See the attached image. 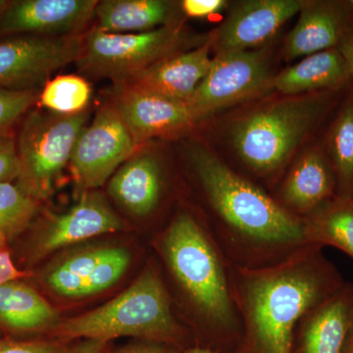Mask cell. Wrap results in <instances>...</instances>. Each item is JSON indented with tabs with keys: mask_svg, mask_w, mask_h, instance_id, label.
Listing matches in <instances>:
<instances>
[{
	"mask_svg": "<svg viewBox=\"0 0 353 353\" xmlns=\"http://www.w3.org/2000/svg\"><path fill=\"white\" fill-rule=\"evenodd\" d=\"M92 97L90 83L80 76L63 75L48 81L39 101L50 112L74 115L87 110Z\"/></svg>",
	"mask_w": 353,
	"mask_h": 353,
	"instance_id": "cell-26",
	"label": "cell"
},
{
	"mask_svg": "<svg viewBox=\"0 0 353 353\" xmlns=\"http://www.w3.org/2000/svg\"><path fill=\"white\" fill-rule=\"evenodd\" d=\"M308 245L271 266H232L241 338L233 353H292L294 333L304 315L345 284L323 252Z\"/></svg>",
	"mask_w": 353,
	"mask_h": 353,
	"instance_id": "cell-3",
	"label": "cell"
},
{
	"mask_svg": "<svg viewBox=\"0 0 353 353\" xmlns=\"http://www.w3.org/2000/svg\"><path fill=\"white\" fill-rule=\"evenodd\" d=\"M38 211V201L19 185L0 183V233L7 239L21 233Z\"/></svg>",
	"mask_w": 353,
	"mask_h": 353,
	"instance_id": "cell-27",
	"label": "cell"
},
{
	"mask_svg": "<svg viewBox=\"0 0 353 353\" xmlns=\"http://www.w3.org/2000/svg\"><path fill=\"white\" fill-rule=\"evenodd\" d=\"M183 353H218L208 348L199 347V345H192V347L185 348Z\"/></svg>",
	"mask_w": 353,
	"mask_h": 353,
	"instance_id": "cell-36",
	"label": "cell"
},
{
	"mask_svg": "<svg viewBox=\"0 0 353 353\" xmlns=\"http://www.w3.org/2000/svg\"><path fill=\"white\" fill-rule=\"evenodd\" d=\"M83 37H16L0 41V88L37 90L51 74L77 61Z\"/></svg>",
	"mask_w": 353,
	"mask_h": 353,
	"instance_id": "cell-10",
	"label": "cell"
},
{
	"mask_svg": "<svg viewBox=\"0 0 353 353\" xmlns=\"http://www.w3.org/2000/svg\"><path fill=\"white\" fill-rule=\"evenodd\" d=\"M6 2L7 1H1V0H0V8H1L2 6H6Z\"/></svg>",
	"mask_w": 353,
	"mask_h": 353,
	"instance_id": "cell-39",
	"label": "cell"
},
{
	"mask_svg": "<svg viewBox=\"0 0 353 353\" xmlns=\"http://www.w3.org/2000/svg\"><path fill=\"white\" fill-rule=\"evenodd\" d=\"M352 70L339 48L320 51L273 76L270 90L282 95H301L326 90H347Z\"/></svg>",
	"mask_w": 353,
	"mask_h": 353,
	"instance_id": "cell-20",
	"label": "cell"
},
{
	"mask_svg": "<svg viewBox=\"0 0 353 353\" xmlns=\"http://www.w3.org/2000/svg\"><path fill=\"white\" fill-rule=\"evenodd\" d=\"M211 50L212 43L208 37L196 48L165 58L132 77L124 85L173 101L188 102L210 70L213 60Z\"/></svg>",
	"mask_w": 353,
	"mask_h": 353,
	"instance_id": "cell-18",
	"label": "cell"
},
{
	"mask_svg": "<svg viewBox=\"0 0 353 353\" xmlns=\"http://www.w3.org/2000/svg\"><path fill=\"white\" fill-rule=\"evenodd\" d=\"M225 0H183L180 7L188 17L206 18L219 14L226 8Z\"/></svg>",
	"mask_w": 353,
	"mask_h": 353,
	"instance_id": "cell-31",
	"label": "cell"
},
{
	"mask_svg": "<svg viewBox=\"0 0 353 353\" xmlns=\"http://www.w3.org/2000/svg\"><path fill=\"white\" fill-rule=\"evenodd\" d=\"M338 48L347 59L348 66L352 70L353 75V29L343 38Z\"/></svg>",
	"mask_w": 353,
	"mask_h": 353,
	"instance_id": "cell-35",
	"label": "cell"
},
{
	"mask_svg": "<svg viewBox=\"0 0 353 353\" xmlns=\"http://www.w3.org/2000/svg\"><path fill=\"white\" fill-rule=\"evenodd\" d=\"M348 6H350V11H352L353 14V0H350L347 1Z\"/></svg>",
	"mask_w": 353,
	"mask_h": 353,
	"instance_id": "cell-38",
	"label": "cell"
},
{
	"mask_svg": "<svg viewBox=\"0 0 353 353\" xmlns=\"http://www.w3.org/2000/svg\"><path fill=\"white\" fill-rule=\"evenodd\" d=\"M343 353H353V330L352 333L350 334V336H348Z\"/></svg>",
	"mask_w": 353,
	"mask_h": 353,
	"instance_id": "cell-37",
	"label": "cell"
},
{
	"mask_svg": "<svg viewBox=\"0 0 353 353\" xmlns=\"http://www.w3.org/2000/svg\"><path fill=\"white\" fill-rule=\"evenodd\" d=\"M353 330V285L309 311L294 333L292 353H343Z\"/></svg>",
	"mask_w": 353,
	"mask_h": 353,
	"instance_id": "cell-17",
	"label": "cell"
},
{
	"mask_svg": "<svg viewBox=\"0 0 353 353\" xmlns=\"http://www.w3.org/2000/svg\"><path fill=\"white\" fill-rule=\"evenodd\" d=\"M272 78L270 51L266 46L218 53L187 103L199 122L221 109L270 90Z\"/></svg>",
	"mask_w": 353,
	"mask_h": 353,
	"instance_id": "cell-8",
	"label": "cell"
},
{
	"mask_svg": "<svg viewBox=\"0 0 353 353\" xmlns=\"http://www.w3.org/2000/svg\"><path fill=\"white\" fill-rule=\"evenodd\" d=\"M97 0H18L0 8V34L78 36L94 19Z\"/></svg>",
	"mask_w": 353,
	"mask_h": 353,
	"instance_id": "cell-13",
	"label": "cell"
},
{
	"mask_svg": "<svg viewBox=\"0 0 353 353\" xmlns=\"http://www.w3.org/2000/svg\"><path fill=\"white\" fill-rule=\"evenodd\" d=\"M166 180L157 155L137 152L108 181V194L128 212L148 218L157 212Z\"/></svg>",
	"mask_w": 353,
	"mask_h": 353,
	"instance_id": "cell-19",
	"label": "cell"
},
{
	"mask_svg": "<svg viewBox=\"0 0 353 353\" xmlns=\"http://www.w3.org/2000/svg\"><path fill=\"white\" fill-rule=\"evenodd\" d=\"M303 0H248L230 10L226 20L209 36L212 50L238 52L263 48L301 10Z\"/></svg>",
	"mask_w": 353,
	"mask_h": 353,
	"instance_id": "cell-11",
	"label": "cell"
},
{
	"mask_svg": "<svg viewBox=\"0 0 353 353\" xmlns=\"http://www.w3.org/2000/svg\"><path fill=\"white\" fill-rule=\"evenodd\" d=\"M39 99L37 90H15L0 88V136L11 129Z\"/></svg>",
	"mask_w": 353,
	"mask_h": 353,
	"instance_id": "cell-28",
	"label": "cell"
},
{
	"mask_svg": "<svg viewBox=\"0 0 353 353\" xmlns=\"http://www.w3.org/2000/svg\"><path fill=\"white\" fill-rule=\"evenodd\" d=\"M110 341L83 339L73 345H68L61 353H106Z\"/></svg>",
	"mask_w": 353,
	"mask_h": 353,
	"instance_id": "cell-34",
	"label": "cell"
},
{
	"mask_svg": "<svg viewBox=\"0 0 353 353\" xmlns=\"http://www.w3.org/2000/svg\"><path fill=\"white\" fill-rule=\"evenodd\" d=\"M189 37L181 23L153 31L112 34L92 28L83 37L77 63L92 75L124 85L132 77L165 58L190 50Z\"/></svg>",
	"mask_w": 353,
	"mask_h": 353,
	"instance_id": "cell-6",
	"label": "cell"
},
{
	"mask_svg": "<svg viewBox=\"0 0 353 353\" xmlns=\"http://www.w3.org/2000/svg\"><path fill=\"white\" fill-rule=\"evenodd\" d=\"M347 90L322 141L341 199H353V87Z\"/></svg>",
	"mask_w": 353,
	"mask_h": 353,
	"instance_id": "cell-23",
	"label": "cell"
},
{
	"mask_svg": "<svg viewBox=\"0 0 353 353\" xmlns=\"http://www.w3.org/2000/svg\"><path fill=\"white\" fill-rule=\"evenodd\" d=\"M68 341L61 340H14L0 339V353H61Z\"/></svg>",
	"mask_w": 353,
	"mask_h": 353,
	"instance_id": "cell-29",
	"label": "cell"
},
{
	"mask_svg": "<svg viewBox=\"0 0 353 353\" xmlns=\"http://www.w3.org/2000/svg\"><path fill=\"white\" fill-rule=\"evenodd\" d=\"M20 162L17 143L9 134L0 136V183L19 178Z\"/></svg>",
	"mask_w": 353,
	"mask_h": 353,
	"instance_id": "cell-30",
	"label": "cell"
},
{
	"mask_svg": "<svg viewBox=\"0 0 353 353\" xmlns=\"http://www.w3.org/2000/svg\"><path fill=\"white\" fill-rule=\"evenodd\" d=\"M123 228L124 223L105 197L99 192L88 190L68 211L53 216L48 221L38 236L32 256L41 259L66 246L114 233Z\"/></svg>",
	"mask_w": 353,
	"mask_h": 353,
	"instance_id": "cell-15",
	"label": "cell"
},
{
	"mask_svg": "<svg viewBox=\"0 0 353 353\" xmlns=\"http://www.w3.org/2000/svg\"><path fill=\"white\" fill-rule=\"evenodd\" d=\"M270 194L287 212L303 220L336 197V175L322 143L303 148Z\"/></svg>",
	"mask_w": 353,
	"mask_h": 353,
	"instance_id": "cell-12",
	"label": "cell"
},
{
	"mask_svg": "<svg viewBox=\"0 0 353 353\" xmlns=\"http://www.w3.org/2000/svg\"><path fill=\"white\" fill-rule=\"evenodd\" d=\"M61 322L57 309L21 280L0 285V328L14 334L52 332Z\"/></svg>",
	"mask_w": 353,
	"mask_h": 353,
	"instance_id": "cell-21",
	"label": "cell"
},
{
	"mask_svg": "<svg viewBox=\"0 0 353 353\" xmlns=\"http://www.w3.org/2000/svg\"><path fill=\"white\" fill-rule=\"evenodd\" d=\"M114 105L139 145L154 137L187 131L197 122L187 102L129 85H118Z\"/></svg>",
	"mask_w": 353,
	"mask_h": 353,
	"instance_id": "cell-14",
	"label": "cell"
},
{
	"mask_svg": "<svg viewBox=\"0 0 353 353\" xmlns=\"http://www.w3.org/2000/svg\"><path fill=\"white\" fill-rule=\"evenodd\" d=\"M341 92L282 95L234 120L232 145L246 176L271 192L299 148L336 105Z\"/></svg>",
	"mask_w": 353,
	"mask_h": 353,
	"instance_id": "cell-4",
	"label": "cell"
},
{
	"mask_svg": "<svg viewBox=\"0 0 353 353\" xmlns=\"http://www.w3.org/2000/svg\"><path fill=\"white\" fill-rule=\"evenodd\" d=\"M88 116V110L74 115L36 110L27 116L17 143L21 189L37 201L50 196L70 163Z\"/></svg>",
	"mask_w": 353,
	"mask_h": 353,
	"instance_id": "cell-7",
	"label": "cell"
},
{
	"mask_svg": "<svg viewBox=\"0 0 353 353\" xmlns=\"http://www.w3.org/2000/svg\"><path fill=\"white\" fill-rule=\"evenodd\" d=\"M139 146L114 103L103 106L83 128L72 153L70 164L77 183L85 192L101 187Z\"/></svg>",
	"mask_w": 353,
	"mask_h": 353,
	"instance_id": "cell-9",
	"label": "cell"
},
{
	"mask_svg": "<svg viewBox=\"0 0 353 353\" xmlns=\"http://www.w3.org/2000/svg\"><path fill=\"white\" fill-rule=\"evenodd\" d=\"M7 241L8 239L0 233V285L21 280L27 276L25 272L19 270L13 263L10 252L7 248Z\"/></svg>",
	"mask_w": 353,
	"mask_h": 353,
	"instance_id": "cell-32",
	"label": "cell"
},
{
	"mask_svg": "<svg viewBox=\"0 0 353 353\" xmlns=\"http://www.w3.org/2000/svg\"><path fill=\"white\" fill-rule=\"evenodd\" d=\"M176 6L165 0H104L97 2L95 29L112 34L153 31L175 24Z\"/></svg>",
	"mask_w": 353,
	"mask_h": 353,
	"instance_id": "cell-22",
	"label": "cell"
},
{
	"mask_svg": "<svg viewBox=\"0 0 353 353\" xmlns=\"http://www.w3.org/2000/svg\"><path fill=\"white\" fill-rule=\"evenodd\" d=\"M174 311L199 347L233 353L241 338L232 265L196 214L179 210L154 241ZM161 267V266H160ZM163 275V274H162Z\"/></svg>",
	"mask_w": 353,
	"mask_h": 353,
	"instance_id": "cell-2",
	"label": "cell"
},
{
	"mask_svg": "<svg viewBox=\"0 0 353 353\" xmlns=\"http://www.w3.org/2000/svg\"><path fill=\"white\" fill-rule=\"evenodd\" d=\"M108 250V246H94L69 255L46 272L44 283L60 296L85 297V288Z\"/></svg>",
	"mask_w": 353,
	"mask_h": 353,
	"instance_id": "cell-25",
	"label": "cell"
},
{
	"mask_svg": "<svg viewBox=\"0 0 353 353\" xmlns=\"http://www.w3.org/2000/svg\"><path fill=\"white\" fill-rule=\"evenodd\" d=\"M113 353H183V350L155 341H139Z\"/></svg>",
	"mask_w": 353,
	"mask_h": 353,
	"instance_id": "cell-33",
	"label": "cell"
},
{
	"mask_svg": "<svg viewBox=\"0 0 353 353\" xmlns=\"http://www.w3.org/2000/svg\"><path fill=\"white\" fill-rule=\"evenodd\" d=\"M189 161L205 208L197 219L232 266H271L309 245L303 219L209 148L192 145Z\"/></svg>",
	"mask_w": 353,
	"mask_h": 353,
	"instance_id": "cell-1",
	"label": "cell"
},
{
	"mask_svg": "<svg viewBox=\"0 0 353 353\" xmlns=\"http://www.w3.org/2000/svg\"><path fill=\"white\" fill-rule=\"evenodd\" d=\"M51 333L64 341L83 339L111 341L132 336L183 350L196 345L192 334L174 311L161 267L155 261L150 262L136 281L112 301L60 322Z\"/></svg>",
	"mask_w": 353,
	"mask_h": 353,
	"instance_id": "cell-5",
	"label": "cell"
},
{
	"mask_svg": "<svg viewBox=\"0 0 353 353\" xmlns=\"http://www.w3.org/2000/svg\"><path fill=\"white\" fill-rule=\"evenodd\" d=\"M299 13V21L283 48L288 61L338 48L353 29V14L347 1L303 0Z\"/></svg>",
	"mask_w": 353,
	"mask_h": 353,
	"instance_id": "cell-16",
	"label": "cell"
},
{
	"mask_svg": "<svg viewBox=\"0 0 353 353\" xmlns=\"http://www.w3.org/2000/svg\"><path fill=\"white\" fill-rule=\"evenodd\" d=\"M303 221L309 245L334 246L353 259V199L334 197Z\"/></svg>",
	"mask_w": 353,
	"mask_h": 353,
	"instance_id": "cell-24",
	"label": "cell"
}]
</instances>
